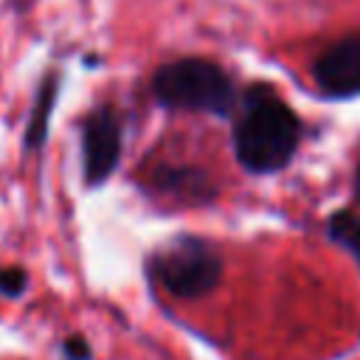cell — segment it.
<instances>
[{"label": "cell", "mask_w": 360, "mask_h": 360, "mask_svg": "<svg viewBox=\"0 0 360 360\" xmlns=\"http://www.w3.org/2000/svg\"><path fill=\"white\" fill-rule=\"evenodd\" d=\"M301 138V124L295 112L267 87L248 93L245 107L233 127L236 158L245 169L256 174L278 172L292 158Z\"/></svg>", "instance_id": "6da1fadb"}, {"label": "cell", "mask_w": 360, "mask_h": 360, "mask_svg": "<svg viewBox=\"0 0 360 360\" xmlns=\"http://www.w3.org/2000/svg\"><path fill=\"white\" fill-rule=\"evenodd\" d=\"M155 98L172 110H197L228 115L233 107L231 79L208 59H177L163 65L152 79Z\"/></svg>", "instance_id": "7a4b0ae2"}, {"label": "cell", "mask_w": 360, "mask_h": 360, "mask_svg": "<svg viewBox=\"0 0 360 360\" xmlns=\"http://www.w3.org/2000/svg\"><path fill=\"white\" fill-rule=\"evenodd\" d=\"M152 270L169 292L180 298H194L219 284L222 262L202 239L183 236L155 256Z\"/></svg>", "instance_id": "3957f363"}, {"label": "cell", "mask_w": 360, "mask_h": 360, "mask_svg": "<svg viewBox=\"0 0 360 360\" xmlns=\"http://www.w3.org/2000/svg\"><path fill=\"white\" fill-rule=\"evenodd\" d=\"M82 149H84V177H87V183H101L115 169L118 155H121V127H118V118L110 107L96 110L84 121Z\"/></svg>", "instance_id": "277c9868"}, {"label": "cell", "mask_w": 360, "mask_h": 360, "mask_svg": "<svg viewBox=\"0 0 360 360\" xmlns=\"http://www.w3.org/2000/svg\"><path fill=\"white\" fill-rule=\"evenodd\" d=\"M321 93L332 98H349L360 93V34L335 42L323 51L312 68Z\"/></svg>", "instance_id": "5b68a950"}, {"label": "cell", "mask_w": 360, "mask_h": 360, "mask_svg": "<svg viewBox=\"0 0 360 360\" xmlns=\"http://www.w3.org/2000/svg\"><path fill=\"white\" fill-rule=\"evenodd\" d=\"M329 236L340 242L360 264V219L352 211H338L329 217Z\"/></svg>", "instance_id": "8992f818"}, {"label": "cell", "mask_w": 360, "mask_h": 360, "mask_svg": "<svg viewBox=\"0 0 360 360\" xmlns=\"http://www.w3.org/2000/svg\"><path fill=\"white\" fill-rule=\"evenodd\" d=\"M160 186H163V188H172L174 194L180 191V194H188V197H197V200L208 194V191H205L208 180H205V174L197 172V169H169V172L160 174Z\"/></svg>", "instance_id": "52a82bcc"}, {"label": "cell", "mask_w": 360, "mask_h": 360, "mask_svg": "<svg viewBox=\"0 0 360 360\" xmlns=\"http://www.w3.org/2000/svg\"><path fill=\"white\" fill-rule=\"evenodd\" d=\"M22 287H25V273H22V270L8 267V270L0 273V292H6V295H20Z\"/></svg>", "instance_id": "ba28073f"}, {"label": "cell", "mask_w": 360, "mask_h": 360, "mask_svg": "<svg viewBox=\"0 0 360 360\" xmlns=\"http://www.w3.org/2000/svg\"><path fill=\"white\" fill-rule=\"evenodd\" d=\"M68 354H70L73 360H87V346H84L82 340H70V343H68Z\"/></svg>", "instance_id": "9c48e42d"}, {"label": "cell", "mask_w": 360, "mask_h": 360, "mask_svg": "<svg viewBox=\"0 0 360 360\" xmlns=\"http://www.w3.org/2000/svg\"><path fill=\"white\" fill-rule=\"evenodd\" d=\"M357 191H360V169H357Z\"/></svg>", "instance_id": "30bf717a"}]
</instances>
